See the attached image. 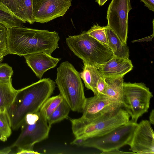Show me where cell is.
<instances>
[{
  "mask_svg": "<svg viewBox=\"0 0 154 154\" xmlns=\"http://www.w3.org/2000/svg\"><path fill=\"white\" fill-rule=\"evenodd\" d=\"M26 22L15 15L0 1V23L8 29L23 26V24Z\"/></svg>",
  "mask_w": 154,
  "mask_h": 154,
  "instance_id": "cell-19",
  "label": "cell"
},
{
  "mask_svg": "<svg viewBox=\"0 0 154 154\" xmlns=\"http://www.w3.org/2000/svg\"><path fill=\"white\" fill-rule=\"evenodd\" d=\"M108 0H95V2H97L100 6H102L104 5Z\"/></svg>",
  "mask_w": 154,
  "mask_h": 154,
  "instance_id": "cell-33",
  "label": "cell"
},
{
  "mask_svg": "<svg viewBox=\"0 0 154 154\" xmlns=\"http://www.w3.org/2000/svg\"><path fill=\"white\" fill-rule=\"evenodd\" d=\"M149 121L151 124H154V110L153 109L150 113Z\"/></svg>",
  "mask_w": 154,
  "mask_h": 154,
  "instance_id": "cell-31",
  "label": "cell"
},
{
  "mask_svg": "<svg viewBox=\"0 0 154 154\" xmlns=\"http://www.w3.org/2000/svg\"><path fill=\"white\" fill-rule=\"evenodd\" d=\"M20 18L30 24L35 22L32 0H22L19 8Z\"/></svg>",
  "mask_w": 154,
  "mask_h": 154,
  "instance_id": "cell-22",
  "label": "cell"
},
{
  "mask_svg": "<svg viewBox=\"0 0 154 154\" xmlns=\"http://www.w3.org/2000/svg\"><path fill=\"white\" fill-rule=\"evenodd\" d=\"M72 0H32L35 22L47 23L63 16L71 6Z\"/></svg>",
  "mask_w": 154,
  "mask_h": 154,
  "instance_id": "cell-10",
  "label": "cell"
},
{
  "mask_svg": "<svg viewBox=\"0 0 154 154\" xmlns=\"http://www.w3.org/2000/svg\"><path fill=\"white\" fill-rule=\"evenodd\" d=\"M66 43L75 55L88 64L98 69L113 56L109 47L83 31L79 35L69 36Z\"/></svg>",
  "mask_w": 154,
  "mask_h": 154,
  "instance_id": "cell-5",
  "label": "cell"
},
{
  "mask_svg": "<svg viewBox=\"0 0 154 154\" xmlns=\"http://www.w3.org/2000/svg\"><path fill=\"white\" fill-rule=\"evenodd\" d=\"M101 154H134L132 152H127L122 151L119 150V149H115L109 151L104 152Z\"/></svg>",
  "mask_w": 154,
  "mask_h": 154,
  "instance_id": "cell-30",
  "label": "cell"
},
{
  "mask_svg": "<svg viewBox=\"0 0 154 154\" xmlns=\"http://www.w3.org/2000/svg\"><path fill=\"white\" fill-rule=\"evenodd\" d=\"M17 5L18 7V9L19 11V8L21 4L22 0H17ZM20 13V12H19Z\"/></svg>",
  "mask_w": 154,
  "mask_h": 154,
  "instance_id": "cell-35",
  "label": "cell"
},
{
  "mask_svg": "<svg viewBox=\"0 0 154 154\" xmlns=\"http://www.w3.org/2000/svg\"><path fill=\"white\" fill-rule=\"evenodd\" d=\"M24 57L28 66L40 79L46 71L56 67L61 60L42 52L29 54Z\"/></svg>",
  "mask_w": 154,
  "mask_h": 154,
  "instance_id": "cell-13",
  "label": "cell"
},
{
  "mask_svg": "<svg viewBox=\"0 0 154 154\" xmlns=\"http://www.w3.org/2000/svg\"><path fill=\"white\" fill-rule=\"evenodd\" d=\"M133 67L129 59L114 56L98 69L103 77L112 78L124 76L131 70Z\"/></svg>",
  "mask_w": 154,
  "mask_h": 154,
  "instance_id": "cell-14",
  "label": "cell"
},
{
  "mask_svg": "<svg viewBox=\"0 0 154 154\" xmlns=\"http://www.w3.org/2000/svg\"></svg>",
  "mask_w": 154,
  "mask_h": 154,
  "instance_id": "cell-36",
  "label": "cell"
},
{
  "mask_svg": "<svg viewBox=\"0 0 154 154\" xmlns=\"http://www.w3.org/2000/svg\"><path fill=\"white\" fill-rule=\"evenodd\" d=\"M149 10L154 11V0H140Z\"/></svg>",
  "mask_w": 154,
  "mask_h": 154,
  "instance_id": "cell-29",
  "label": "cell"
},
{
  "mask_svg": "<svg viewBox=\"0 0 154 154\" xmlns=\"http://www.w3.org/2000/svg\"><path fill=\"white\" fill-rule=\"evenodd\" d=\"M87 32L91 37L108 46L107 38L104 26L95 24Z\"/></svg>",
  "mask_w": 154,
  "mask_h": 154,
  "instance_id": "cell-24",
  "label": "cell"
},
{
  "mask_svg": "<svg viewBox=\"0 0 154 154\" xmlns=\"http://www.w3.org/2000/svg\"><path fill=\"white\" fill-rule=\"evenodd\" d=\"M55 88V82L44 78L17 90L13 102L6 110L12 129L16 130L20 128L27 114L39 111Z\"/></svg>",
  "mask_w": 154,
  "mask_h": 154,
  "instance_id": "cell-1",
  "label": "cell"
},
{
  "mask_svg": "<svg viewBox=\"0 0 154 154\" xmlns=\"http://www.w3.org/2000/svg\"><path fill=\"white\" fill-rule=\"evenodd\" d=\"M130 0H112L108 8V26L122 42L127 45L128 14L132 9Z\"/></svg>",
  "mask_w": 154,
  "mask_h": 154,
  "instance_id": "cell-9",
  "label": "cell"
},
{
  "mask_svg": "<svg viewBox=\"0 0 154 154\" xmlns=\"http://www.w3.org/2000/svg\"><path fill=\"white\" fill-rule=\"evenodd\" d=\"M83 70L80 73L81 78L83 80L85 86L91 90L94 95L97 94L96 86L97 82L103 75L96 67L84 62Z\"/></svg>",
  "mask_w": 154,
  "mask_h": 154,
  "instance_id": "cell-16",
  "label": "cell"
},
{
  "mask_svg": "<svg viewBox=\"0 0 154 154\" xmlns=\"http://www.w3.org/2000/svg\"><path fill=\"white\" fill-rule=\"evenodd\" d=\"M8 29L3 24L0 23V53L8 54L7 48Z\"/></svg>",
  "mask_w": 154,
  "mask_h": 154,
  "instance_id": "cell-26",
  "label": "cell"
},
{
  "mask_svg": "<svg viewBox=\"0 0 154 154\" xmlns=\"http://www.w3.org/2000/svg\"><path fill=\"white\" fill-rule=\"evenodd\" d=\"M63 98L61 94L50 97L43 104L39 111L47 120L58 106Z\"/></svg>",
  "mask_w": 154,
  "mask_h": 154,
  "instance_id": "cell-21",
  "label": "cell"
},
{
  "mask_svg": "<svg viewBox=\"0 0 154 154\" xmlns=\"http://www.w3.org/2000/svg\"><path fill=\"white\" fill-rule=\"evenodd\" d=\"M104 27L107 38L108 45L112 51L114 56L129 59V48L127 45L122 42L108 26Z\"/></svg>",
  "mask_w": 154,
  "mask_h": 154,
  "instance_id": "cell-15",
  "label": "cell"
},
{
  "mask_svg": "<svg viewBox=\"0 0 154 154\" xmlns=\"http://www.w3.org/2000/svg\"><path fill=\"white\" fill-rule=\"evenodd\" d=\"M13 71L12 68L6 63L0 64V82L9 83L12 82L11 77Z\"/></svg>",
  "mask_w": 154,
  "mask_h": 154,
  "instance_id": "cell-25",
  "label": "cell"
},
{
  "mask_svg": "<svg viewBox=\"0 0 154 154\" xmlns=\"http://www.w3.org/2000/svg\"><path fill=\"white\" fill-rule=\"evenodd\" d=\"M130 117L127 112L120 108L92 120H86L81 117L70 121L75 138L85 139L106 134L128 123Z\"/></svg>",
  "mask_w": 154,
  "mask_h": 154,
  "instance_id": "cell-3",
  "label": "cell"
},
{
  "mask_svg": "<svg viewBox=\"0 0 154 154\" xmlns=\"http://www.w3.org/2000/svg\"><path fill=\"white\" fill-rule=\"evenodd\" d=\"M11 146L6 147L3 149L0 150V154H9L11 151Z\"/></svg>",
  "mask_w": 154,
  "mask_h": 154,
  "instance_id": "cell-32",
  "label": "cell"
},
{
  "mask_svg": "<svg viewBox=\"0 0 154 154\" xmlns=\"http://www.w3.org/2000/svg\"><path fill=\"white\" fill-rule=\"evenodd\" d=\"M21 133L11 148L34 151V145L48 138L51 127L39 111L26 115L21 127Z\"/></svg>",
  "mask_w": 154,
  "mask_h": 154,
  "instance_id": "cell-7",
  "label": "cell"
},
{
  "mask_svg": "<svg viewBox=\"0 0 154 154\" xmlns=\"http://www.w3.org/2000/svg\"><path fill=\"white\" fill-rule=\"evenodd\" d=\"M17 90L13 87L12 82L4 83L0 82V111L6 110L13 102Z\"/></svg>",
  "mask_w": 154,
  "mask_h": 154,
  "instance_id": "cell-18",
  "label": "cell"
},
{
  "mask_svg": "<svg viewBox=\"0 0 154 154\" xmlns=\"http://www.w3.org/2000/svg\"><path fill=\"white\" fill-rule=\"evenodd\" d=\"M152 97L144 83L123 82L122 107L134 122L137 123L138 119L148 112Z\"/></svg>",
  "mask_w": 154,
  "mask_h": 154,
  "instance_id": "cell-8",
  "label": "cell"
},
{
  "mask_svg": "<svg viewBox=\"0 0 154 154\" xmlns=\"http://www.w3.org/2000/svg\"><path fill=\"white\" fill-rule=\"evenodd\" d=\"M6 55L4 53H0V64H1V63L3 60L4 57Z\"/></svg>",
  "mask_w": 154,
  "mask_h": 154,
  "instance_id": "cell-34",
  "label": "cell"
},
{
  "mask_svg": "<svg viewBox=\"0 0 154 154\" xmlns=\"http://www.w3.org/2000/svg\"><path fill=\"white\" fill-rule=\"evenodd\" d=\"M120 108L122 107L120 103L106 95H94L86 98L81 117L86 120H92Z\"/></svg>",
  "mask_w": 154,
  "mask_h": 154,
  "instance_id": "cell-11",
  "label": "cell"
},
{
  "mask_svg": "<svg viewBox=\"0 0 154 154\" xmlns=\"http://www.w3.org/2000/svg\"><path fill=\"white\" fill-rule=\"evenodd\" d=\"M123 77L106 78L107 86L105 95L117 101L122 107Z\"/></svg>",
  "mask_w": 154,
  "mask_h": 154,
  "instance_id": "cell-17",
  "label": "cell"
},
{
  "mask_svg": "<svg viewBox=\"0 0 154 154\" xmlns=\"http://www.w3.org/2000/svg\"><path fill=\"white\" fill-rule=\"evenodd\" d=\"M137 125L130 120L127 123L103 135L85 139L75 138L71 143L79 146L94 148L101 151V153L119 149L129 145Z\"/></svg>",
  "mask_w": 154,
  "mask_h": 154,
  "instance_id": "cell-6",
  "label": "cell"
},
{
  "mask_svg": "<svg viewBox=\"0 0 154 154\" xmlns=\"http://www.w3.org/2000/svg\"><path fill=\"white\" fill-rule=\"evenodd\" d=\"M13 13L20 18V13L17 0H0Z\"/></svg>",
  "mask_w": 154,
  "mask_h": 154,
  "instance_id": "cell-27",
  "label": "cell"
},
{
  "mask_svg": "<svg viewBox=\"0 0 154 154\" xmlns=\"http://www.w3.org/2000/svg\"><path fill=\"white\" fill-rule=\"evenodd\" d=\"M106 86V78L102 76L100 78L96 86L97 95H105Z\"/></svg>",
  "mask_w": 154,
  "mask_h": 154,
  "instance_id": "cell-28",
  "label": "cell"
},
{
  "mask_svg": "<svg viewBox=\"0 0 154 154\" xmlns=\"http://www.w3.org/2000/svg\"><path fill=\"white\" fill-rule=\"evenodd\" d=\"M55 80L63 99L73 111L82 112L85 97L80 73L67 61L60 63Z\"/></svg>",
  "mask_w": 154,
  "mask_h": 154,
  "instance_id": "cell-4",
  "label": "cell"
},
{
  "mask_svg": "<svg viewBox=\"0 0 154 154\" xmlns=\"http://www.w3.org/2000/svg\"><path fill=\"white\" fill-rule=\"evenodd\" d=\"M151 125L146 120L138 123L129 144L134 154H154V131Z\"/></svg>",
  "mask_w": 154,
  "mask_h": 154,
  "instance_id": "cell-12",
  "label": "cell"
},
{
  "mask_svg": "<svg viewBox=\"0 0 154 154\" xmlns=\"http://www.w3.org/2000/svg\"><path fill=\"white\" fill-rule=\"evenodd\" d=\"M8 54L24 56L38 52L51 55L59 48V34L55 31L39 30L24 26L8 28Z\"/></svg>",
  "mask_w": 154,
  "mask_h": 154,
  "instance_id": "cell-2",
  "label": "cell"
},
{
  "mask_svg": "<svg viewBox=\"0 0 154 154\" xmlns=\"http://www.w3.org/2000/svg\"><path fill=\"white\" fill-rule=\"evenodd\" d=\"M70 108L66 101L63 100L58 106L47 119L49 125L60 122L68 117Z\"/></svg>",
  "mask_w": 154,
  "mask_h": 154,
  "instance_id": "cell-20",
  "label": "cell"
},
{
  "mask_svg": "<svg viewBox=\"0 0 154 154\" xmlns=\"http://www.w3.org/2000/svg\"><path fill=\"white\" fill-rule=\"evenodd\" d=\"M11 133L12 128L6 110L0 112V140L6 141Z\"/></svg>",
  "mask_w": 154,
  "mask_h": 154,
  "instance_id": "cell-23",
  "label": "cell"
}]
</instances>
